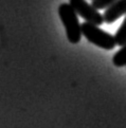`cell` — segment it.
I'll use <instances>...</instances> for the list:
<instances>
[{
    "mask_svg": "<svg viewBox=\"0 0 126 128\" xmlns=\"http://www.w3.org/2000/svg\"><path fill=\"white\" fill-rule=\"evenodd\" d=\"M112 62L118 68L126 66V44L121 47L119 51H116L112 57Z\"/></svg>",
    "mask_w": 126,
    "mask_h": 128,
    "instance_id": "5",
    "label": "cell"
},
{
    "mask_svg": "<svg viewBox=\"0 0 126 128\" xmlns=\"http://www.w3.org/2000/svg\"><path fill=\"white\" fill-rule=\"evenodd\" d=\"M116 1V0H92L91 4L96 10H106Z\"/></svg>",
    "mask_w": 126,
    "mask_h": 128,
    "instance_id": "7",
    "label": "cell"
},
{
    "mask_svg": "<svg viewBox=\"0 0 126 128\" xmlns=\"http://www.w3.org/2000/svg\"><path fill=\"white\" fill-rule=\"evenodd\" d=\"M58 15L65 26L67 38L71 44H78L82 38V26L80 24L78 14L70 3H62L58 8Z\"/></svg>",
    "mask_w": 126,
    "mask_h": 128,
    "instance_id": "1",
    "label": "cell"
},
{
    "mask_svg": "<svg viewBox=\"0 0 126 128\" xmlns=\"http://www.w3.org/2000/svg\"><path fill=\"white\" fill-rule=\"evenodd\" d=\"M126 15V0H116L104 12V22L110 24L119 19L121 16Z\"/></svg>",
    "mask_w": 126,
    "mask_h": 128,
    "instance_id": "4",
    "label": "cell"
},
{
    "mask_svg": "<svg viewBox=\"0 0 126 128\" xmlns=\"http://www.w3.org/2000/svg\"><path fill=\"white\" fill-rule=\"evenodd\" d=\"M82 34L86 37L90 44H96V47L104 50H112L116 46L114 36L103 31L98 26L85 21L82 24Z\"/></svg>",
    "mask_w": 126,
    "mask_h": 128,
    "instance_id": "2",
    "label": "cell"
},
{
    "mask_svg": "<svg viewBox=\"0 0 126 128\" xmlns=\"http://www.w3.org/2000/svg\"><path fill=\"white\" fill-rule=\"evenodd\" d=\"M114 36L116 46L122 47V46L126 44V16L124 18L122 24H121V26L118 29V31L116 32V34Z\"/></svg>",
    "mask_w": 126,
    "mask_h": 128,
    "instance_id": "6",
    "label": "cell"
},
{
    "mask_svg": "<svg viewBox=\"0 0 126 128\" xmlns=\"http://www.w3.org/2000/svg\"><path fill=\"white\" fill-rule=\"evenodd\" d=\"M70 6L73 8L76 14L84 18L85 21L93 24L96 26H102L104 22L103 17L92 4H89L86 0H69Z\"/></svg>",
    "mask_w": 126,
    "mask_h": 128,
    "instance_id": "3",
    "label": "cell"
}]
</instances>
